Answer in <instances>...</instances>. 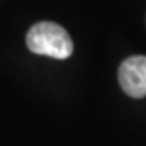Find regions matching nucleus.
<instances>
[{"mask_svg":"<svg viewBox=\"0 0 146 146\" xmlns=\"http://www.w3.org/2000/svg\"><path fill=\"white\" fill-rule=\"evenodd\" d=\"M29 49L37 55L66 60L73 52V40L61 25L49 21L35 24L25 37Z\"/></svg>","mask_w":146,"mask_h":146,"instance_id":"obj_1","label":"nucleus"},{"mask_svg":"<svg viewBox=\"0 0 146 146\" xmlns=\"http://www.w3.org/2000/svg\"><path fill=\"white\" fill-rule=\"evenodd\" d=\"M118 79L127 96L143 98L146 96V55H133L124 60L118 70Z\"/></svg>","mask_w":146,"mask_h":146,"instance_id":"obj_2","label":"nucleus"}]
</instances>
